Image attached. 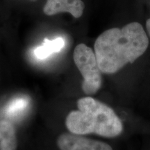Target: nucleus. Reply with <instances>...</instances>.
<instances>
[{
    "label": "nucleus",
    "instance_id": "1",
    "mask_svg": "<svg viewBox=\"0 0 150 150\" xmlns=\"http://www.w3.org/2000/svg\"><path fill=\"white\" fill-rule=\"evenodd\" d=\"M149 39L142 26L131 22L122 29L105 31L95 40L94 50L99 69L107 74L118 72L145 53Z\"/></svg>",
    "mask_w": 150,
    "mask_h": 150
},
{
    "label": "nucleus",
    "instance_id": "2",
    "mask_svg": "<svg viewBox=\"0 0 150 150\" xmlns=\"http://www.w3.org/2000/svg\"><path fill=\"white\" fill-rule=\"evenodd\" d=\"M78 110H73L65 120L67 129L72 134H95L114 138L123 130L122 121L111 108L91 97L79 99Z\"/></svg>",
    "mask_w": 150,
    "mask_h": 150
},
{
    "label": "nucleus",
    "instance_id": "3",
    "mask_svg": "<svg viewBox=\"0 0 150 150\" xmlns=\"http://www.w3.org/2000/svg\"><path fill=\"white\" fill-rule=\"evenodd\" d=\"M73 58L83 81L81 88L86 95H94L100 89L102 83V71L99 69L96 55L91 47L83 43L74 49Z\"/></svg>",
    "mask_w": 150,
    "mask_h": 150
},
{
    "label": "nucleus",
    "instance_id": "4",
    "mask_svg": "<svg viewBox=\"0 0 150 150\" xmlns=\"http://www.w3.org/2000/svg\"><path fill=\"white\" fill-rule=\"evenodd\" d=\"M57 145L61 150H112L107 143L67 133L58 138Z\"/></svg>",
    "mask_w": 150,
    "mask_h": 150
},
{
    "label": "nucleus",
    "instance_id": "5",
    "mask_svg": "<svg viewBox=\"0 0 150 150\" xmlns=\"http://www.w3.org/2000/svg\"><path fill=\"white\" fill-rule=\"evenodd\" d=\"M84 8L85 4L81 0H47L43 12L49 16L69 13L74 18H79L83 15Z\"/></svg>",
    "mask_w": 150,
    "mask_h": 150
},
{
    "label": "nucleus",
    "instance_id": "6",
    "mask_svg": "<svg viewBox=\"0 0 150 150\" xmlns=\"http://www.w3.org/2000/svg\"><path fill=\"white\" fill-rule=\"evenodd\" d=\"M30 100L26 96H18L11 99L3 108V115L8 120H19L24 117L29 107Z\"/></svg>",
    "mask_w": 150,
    "mask_h": 150
},
{
    "label": "nucleus",
    "instance_id": "7",
    "mask_svg": "<svg viewBox=\"0 0 150 150\" xmlns=\"http://www.w3.org/2000/svg\"><path fill=\"white\" fill-rule=\"evenodd\" d=\"M17 136L14 125L8 120H0V150H16Z\"/></svg>",
    "mask_w": 150,
    "mask_h": 150
},
{
    "label": "nucleus",
    "instance_id": "8",
    "mask_svg": "<svg viewBox=\"0 0 150 150\" xmlns=\"http://www.w3.org/2000/svg\"><path fill=\"white\" fill-rule=\"evenodd\" d=\"M64 46L65 40L62 38H56L52 40L45 39L42 45L35 48L34 54L37 59H45L53 54L59 52Z\"/></svg>",
    "mask_w": 150,
    "mask_h": 150
},
{
    "label": "nucleus",
    "instance_id": "9",
    "mask_svg": "<svg viewBox=\"0 0 150 150\" xmlns=\"http://www.w3.org/2000/svg\"><path fill=\"white\" fill-rule=\"evenodd\" d=\"M146 28H147L148 33L150 35V18L148 19L147 22H146Z\"/></svg>",
    "mask_w": 150,
    "mask_h": 150
}]
</instances>
